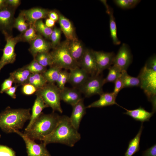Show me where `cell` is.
Listing matches in <instances>:
<instances>
[{
	"mask_svg": "<svg viewBox=\"0 0 156 156\" xmlns=\"http://www.w3.org/2000/svg\"><path fill=\"white\" fill-rule=\"evenodd\" d=\"M81 138L80 133L71 124L69 117L61 116L60 121L53 131L42 141L47 145L58 143L72 147Z\"/></svg>",
	"mask_w": 156,
	"mask_h": 156,
	"instance_id": "cell-1",
	"label": "cell"
},
{
	"mask_svg": "<svg viewBox=\"0 0 156 156\" xmlns=\"http://www.w3.org/2000/svg\"><path fill=\"white\" fill-rule=\"evenodd\" d=\"M61 116L54 112L45 114L43 112L24 133L30 139L41 141L50 135L58 124Z\"/></svg>",
	"mask_w": 156,
	"mask_h": 156,
	"instance_id": "cell-2",
	"label": "cell"
},
{
	"mask_svg": "<svg viewBox=\"0 0 156 156\" xmlns=\"http://www.w3.org/2000/svg\"><path fill=\"white\" fill-rule=\"evenodd\" d=\"M31 109H12L8 107L0 113V128L6 133H14L22 129L26 122L30 120Z\"/></svg>",
	"mask_w": 156,
	"mask_h": 156,
	"instance_id": "cell-3",
	"label": "cell"
},
{
	"mask_svg": "<svg viewBox=\"0 0 156 156\" xmlns=\"http://www.w3.org/2000/svg\"><path fill=\"white\" fill-rule=\"evenodd\" d=\"M138 77L140 87L144 91L148 101L152 105L153 112L156 109V71L148 68L145 65L142 68Z\"/></svg>",
	"mask_w": 156,
	"mask_h": 156,
	"instance_id": "cell-4",
	"label": "cell"
},
{
	"mask_svg": "<svg viewBox=\"0 0 156 156\" xmlns=\"http://www.w3.org/2000/svg\"><path fill=\"white\" fill-rule=\"evenodd\" d=\"M68 41L67 40L60 43L50 52L53 58V65L62 69L70 70L79 67L70 54L68 47Z\"/></svg>",
	"mask_w": 156,
	"mask_h": 156,
	"instance_id": "cell-5",
	"label": "cell"
},
{
	"mask_svg": "<svg viewBox=\"0 0 156 156\" xmlns=\"http://www.w3.org/2000/svg\"><path fill=\"white\" fill-rule=\"evenodd\" d=\"M60 93L61 90L55 84L47 83L38 89L35 94L40 96L48 107L52 109L53 112L57 111L62 113Z\"/></svg>",
	"mask_w": 156,
	"mask_h": 156,
	"instance_id": "cell-6",
	"label": "cell"
},
{
	"mask_svg": "<svg viewBox=\"0 0 156 156\" xmlns=\"http://www.w3.org/2000/svg\"><path fill=\"white\" fill-rule=\"evenodd\" d=\"M4 35L6 43L0 60V71L5 65L12 64L15 61L16 55L15 51V47L18 42H21L19 35L14 37L8 34Z\"/></svg>",
	"mask_w": 156,
	"mask_h": 156,
	"instance_id": "cell-7",
	"label": "cell"
},
{
	"mask_svg": "<svg viewBox=\"0 0 156 156\" xmlns=\"http://www.w3.org/2000/svg\"><path fill=\"white\" fill-rule=\"evenodd\" d=\"M104 79L100 75L90 76L77 89L86 97L96 94L100 95L103 92V87L105 83Z\"/></svg>",
	"mask_w": 156,
	"mask_h": 156,
	"instance_id": "cell-8",
	"label": "cell"
},
{
	"mask_svg": "<svg viewBox=\"0 0 156 156\" xmlns=\"http://www.w3.org/2000/svg\"><path fill=\"white\" fill-rule=\"evenodd\" d=\"M16 9L8 6L0 9V31L12 35Z\"/></svg>",
	"mask_w": 156,
	"mask_h": 156,
	"instance_id": "cell-9",
	"label": "cell"
},
{
	"mask_svg": "<svg viewBox=\"0 0 156 156\" xmlns=\"http://www.w3.org/2000/svg\"><path fill=\"white\" fill-rule=\"evenodd\" d=\"M14 133L20 135L24 141L27 156H51V154L46 148V145L43 142L38 144L19 130H16Z\"/></svg>",
	"mask_w": 156,
	"mask_h": 156,
	"instance_id": "cell-10",
	"label": "cell"
},
{
	"mask_svg": "<svg viewBox=\"0 0 156 156\" xmlns=\"http://www.w3.org/2000/svg\"><path fill=\"white\" fill-rule=\"evenodd\" d=\"M132 60V56L129 48L127 44L124 43L115 55L113 64L121 71L127 70Z\"/></svg>",
	"mask_w": 156,
	"mask_h": 156,
	"instance_id": "cell-11",
	"label": "cell"
},
{
	"mask_svg": "<svg viewBox=\"0 0 156 156\" xmlns=\"http://www.w3.org/2000/svg\"><path fill=\"white\" fill-rule=\"evenodd\" d=\"M96 64L97 72L96 75H99L105 69L113 64L115 55L113 52L97 51L92 50Z\"/></svg>",
	"mask_w": 156,
	"mask_h": 156,
	"instance_id": "cell-12",
	"label": "cell"
},
{
	"mask_svg": "<svg viewBox=\"0 0 156 156\" xmlns=\"http://www.w3.org/2000/svg\"><path fill=\"white\" fill-rule=\"evenodd\" d=\"M79 66L90 75V76H93L96 74L97 67L92 50L86 49L79 63Z\"/></svg>",
	"mask_w": 156,
	"mask_h": 156,
	"instance_id": "cell-13",
	"label": "cell"
},
{
	"mask_svg": "<svg viewBox=\"0 0 156 156\" xmlns=\"http://www.w3.org/2000/svg\"><path fill=\"white\" fill-rule=\"evenodd\" d=\"M29 51L34 58L39 53L49 52L52 49L50 42L46 40L42 36L38 34L37 37L29 43Z\"/></svg>",
	"mask_w": 156,
	"mask_h": 156,
	"instance_id": "cell-14",
	"label": "cell"
},
{
	"mask_svg": "<svg viewBox=\"0 0 156 156\" xmlns=\"http://www.w3.org/2000/svg\"><path fill=\"white\" fill-rule=\"evenodd\" d=\"M70 70L68 82L77 89L82 86L90 77L87 72L80 67Z\"/></svg>",
	"mask_w": 156,
	"mask_h": 156,
	"instance_id": "cell-15",
	"label": "cell"
},
{
	"mask_svg": "<svg viewBox=\"0 0 156 156\" xmlns=\"http://www.w3.org/2000/svg\"><path fill=\"white\" fill-rule=\"evenodd\" d=\"M21 11L24 14L27 22L30 25L34 24L38 20L47 17L49 10L42 8L36 7Z\"/></svg>",
	"mask_w": 156,
	"mask_h": 156,
	"instance_id": "cell-16",
	"label": "cell"
},
{
	"mask_svg": "<svg viewBox=\"0 0 156 156\" xmlns=\"http://www.w3.org/2000/svg\"><path fill=\"white\" fill-rule=\"evenodd\" d=\"M72 112L69 118L70 122L77 130H78L81 121L86 113V107L82 99L73 107Z\"/></svg>",
	"mask_w": 156,
	"mask_h": 156,
	"instance_id": "cell-17",
	"label": "cell"
},
{
	"mask_svg": "<svg viewBox=\"0 0 156 156\" xmlns=\"http://www.w3.org/2000/svg\"><path fill=\"white\" fill-rule=\"evenodd\" d=\"M81 93L76 88L65 87L61 90V100L73 107L83 99Z\"/></svg>",
	"mask_w": 156,
	"mask_h": 156,
	"instance_id": "cell-18",
	"label": "cell"
},
{
	"mask_svg": "<svg viewBox=\"0 0 156 156\" xmlns=\"http://www.w3.org/2000/svg\"><path fill=\"white\" fill-rule=\"evenodd\" d=\"M58 13L59 16L58 22L60 28L64 34L66 40L70 41L77 39L75 29L71 21L63 15Z\"/></svg>",
	"mask_w": 156,
	"mask_h": 156,
	"instance_id": "cell-19",
	"label": "cell"
},
{
	"mask_svg": "<svg viewBox=\"0 0 156 156\" xmlns=\"http://www.w3.org/2000/svg\"><path fill=\"white\" fill-rule=\"evenodd\" d=\"M100 95L99 99L89 105L86 108L92 107H103L107 106L116 105L122 108L116 102V96L112 92H103Z\"/></svg>",
	"mask_w": 156,
	"mask_h": 156,
	"instance_id": "cell-20",
	"label": "cell"
},
{
	"mask_svg": "<svg viewBox=\"0 0 156 156\" xmlns=\"http://www.w3.org/2000/svg\"><path fill=\"white\" fill-rule=\"evenodd\" d=\"M68 41V47L70 54L79 66L86 49L82 43L78 38Z\"/></svg>",
	"mask_w": 156,
	"mask_h": 156,
	"instance_id": "cell-21",
	"label": "cell"
},
{
	"mask_svg": "<svg viewBox=\"0 0 156 156\" xmlns=\"http://www.w3.org/2000/svg\"><path fill=\"white\" fill-rule=\"evenodd\" d=\"M126 112L124 114L128 115L135 120L141 122L148 121L153 116L154 113L149 112L146 110L144 108L140 106L138 108L133 110H128L123 108Z\"/></svg>",
	"mask_w": 156,
	"mask_h": 156,
	"instance_id": "cell-22",
	"label": "cell"
},
{
	"mask_svg": "<svg viewBox=\"0 0 156 156\" xmlns=\"http://www.w3.org/2000/svg\"><path fill=\"white\" fill-rule=\"evenodd\" d=\"M36 96V97L32 108L30 121L25 130H27L30 127L35 120L42 113V111L44 108L48 107L40 96Z\"/></svg>",
	"mask_w": 156,
	"mask_h": 156,
	"instance_id": "cell-23",
	"label": "cell"
},
{
	"mask_svg": "<svg viewBox=\"0 0 156 156\" xmlns=\"http://www.w3.org/2000/svg\"><path fill=\"white\" fill-rule=\"evenodd\" d=\"M104 2L106 9V12L109 17V28L111 37L113 44L115 45H119L120 41L119 40L117 36V27L115 19L113 14V9L110 8L107 4L106 2Z\"/></svg>",
	"mask_w": 156,
	"mask_h": 156,
	"instance_id": "cell-24",
	"label": "cell"
},
{
	"mask_svg": "<svg viewBox=\"0 0 156 156\" xmlns=\"http://www.w3.org/2000/svg\"><path fill=\"white\" fill-rule=\"evenodd\" d=\"M143 124V123L142 122L138 133L133 139L129 141L125 156H132L139 151L140 138L144 128Z\"/></svg>",
	"mask_w": 156,
	"mask_h": 156,
	"instance_id": "cell-25",
	"label": "cell"
},
{
	"mask_svg": "<svg viewBox=\"0 0 156 156\" xmlns=\"http://www.w3.org/2000/svg\"><path fill=\"white\" fill-rule=\"evenodd\" d=\"M31 73L23 67L11 73L10 76L13 79L14 83L17 85H23L28 83V79Z\"/></svg>",
	"mask_w": 156,
	"mask_h": 156,
	"instance_id": "cell-26",
	"label": "cell"
},
{
	"mask_svg": "<svg viewBox=\"0 0 156 156\" xmlns=\"http://www.w3.org/2000/svg\"><path fill=\"white\" fill-rule=\"evenodd\" d=\"M62 70V69L58 67L52 65L42 74L47 83L55 84Z\"/></svg>",
	"mask_w": 156,
	"mask_h": 156,
	"instance_id": "cell-27",
	"label": "cell"
},
{
	"mask_svg": "<svg viewBox=\"0 0 156 156\" xmlns=\"http://www.w3.org/2000/svg\"><path fill=\"white\" fill-rule=\"evenodd\" d=\"M120 77L122 81L124 88L140 87V81L138 77L129 75L127 70H124L121 71Z\"/></svg>",
	"mask_w": 156,
	"mask_h": 156,
	"instance_id": "cell-28",
	"label": "cell"
},
{
	"mask_svg": "<svg viewBox=\"0 0 156 156\" xmlns=\"http://www.w3.org/2000/svg\"><path fill=\"white\" fill-rule=\"evenodd\" d=\"M36 31L38 34L43 36L45 38L50 39L53 28L47 27L42 19L36 21L34 24Z\"/></svg>",
	"mask_w": 156,
	"mask_h": 156,
	"instance_id": "cell-29",
	"label": "cell"
},
{
	"mask_svg": "<svg viewBox=\"0 0 156 156\" xmlns=\"http://www.w3.org/2000/svg\"><path fill=\"white\" fill-rule=\"evenodd\" d=\"M28 83L33 85L38 89L44 87L47 82L42 74L31 73L28 79Z\"/></svg>",
	"mask_w": 156,
	"mask_h": 156,
	"instance_id": "cell-30",
	"label": "cell"
},
{
	"mask_svg": "<svg viewBox=\"0 0 156 156\" xmlns=\"http://www.w3.org/2000/svg\"><path fill=\"white\" fill-rule=\"evenodd\" d=\"M29 25L27 23L25 17L21 11L18 16L15 18L13 27L16 28L21 34H22L29 27Z\"/></svg>",
	"mask_w": 156,
	"mask_h": 156,
	"instance_id": "cell-31",
	"label": "cell"
},
{
	"mask_svg": "<svg viewBox=\"0 0 156 156\" xmlns=\"http://www.w3.org/2000/svg\"><path fill=\"white\" fill-rule=\"evenodd\" d=\"M40 64L47 67L53 65V60L50 52H43L38 53L34 58Z\"/></svg>",
	"mask_w": 156,
	"mask_h": 156,
	"instance_id": "cell-32",
	"label": "cell"
},
{
	"mask_svg": "<svg viewBox=\"0 0 156 156\" xmlns=\"http://www.w3.org/2000/svg\"><path fill=\"white\" fill-rule=\"evenodd\" d=\"M34 24L29 25V28L24 33L19 35L21 41L29 43L35 39L38 36Z\"/></svg>",
	"mask_w": 156,
	"mask_h": 156,
	"instance_id": "cell-33",
	"label": "cell"
},
{
	"mask_svg": "<svg viewBox=\"0 0 156 156\" xmlns=\"http://www.w3.org/2000/svg\"><path fill=\"white\" fill-rule=\"evenodd\" d=\"M23 67L32 74H42L47 70V67L41 65L34 59L30 63Z\"/></svg>",
	"mask_w": 156,
	"mask_h": 156,
	"instance_id": "cell-34",
	"label": "cell"
},
{
	"mask_svg": "<svg viewBox=\"0 0 156 156\" xmlns=\"http://www.w3.org/2000/svg\"><path fill=\"white\" fill-rule=\"evenodd\" d=\"M108 75L105 78V83L107 82H114L121 75V71L114 65L110 66L108 68Z\"/></svg>",
	"mask_w": 156,
	"mask_h": 156,
	"instance_id": "cell-35",
	"label": "cell"
},
{
	"mask_svg": "<svg viewBox=\"0 0 156 156\" xmlns=\"http://www.w3.org/2000/svg\"><path fill=\"white\" fill-rule=\"evenodd\" d=\"M62 31L60 28L54 27L50 36V39L52 49H53L58 45L60 43Z\"/></svg>",
	"mask_w": 156,
	"mask_h": 156,
	"instance_id": "cell-36",
	"label": "cell"
},
{
	"mask_svg": "<svg viewBox=\"0 0 156 156\" xmlns=\"http://www.w3.org/2000/svg\"><path fill=\"white\" fill-rule=\"evenodd\" d=\"M138 0H115L114 3L123 9H129L135 7L140 1Z\"/></svg>",
	"mask_w": 156,
	"mask_h": 156,
	"instance_id": "cell-37",
	"label": "cell"
},
{
	"mask_svg": "<svg viewBox=\"0 0 156 156\" xmlns=\"http://www.w3.org/2000/svg\"><path fill=\"white\" fill-rule=\"evenodd\" d=\"M69 78V73L66 70H62L56 82V85L61 90L64 89L66 83L68 82Z\"/></svg>",
	"mask_w": 156,
	"mask_h": 156,
	"instance_id": "cell-38",
	"label": "cell"
},
{
	"mask_svg": "<svg viewBox=\"0 0 156 156\" xmlns=\"http://www.w3.org/2000/svg\"><path fill=\"white\" fill-rule=\"evenodd\" d=\"M22 93L26 95H30L36 93L38 89L33 85L27 83L22 85Z\"/></svg>",
	"mask_w": 156,
	"mask_h": 156,
	"instance_id": "cell-39",
	"label": "cell"
},
{
	"mask_svg": "<svg viewBox=\"0 0 156 156\" xmlns=\"http://www.w3.org/2000/svg\"><path fill=\"white\" fill-rule=\"evenodd\" d=\"M0 156H16L15 151L11 148L0 144Z\"/></svg>",
	"mask_w": 156,
	"mask_h": 156,
	"instance_id": "cell-40",
	"label": "cell"
},
{
	"mask_svg": "<svg viewBox=\"0 0 156 156\" xmlns=\"http://www.w3.org/2000/svg\"><path fill=\"white\" fill-rule=\"evenodd\" d=\"M14 83L13 79L12 77L10 76L9 77L4 80L2 83L0 92L3 93L10 88L12 87L13 83Z\"/></svg>",
	"mask_w": 156,
	"mask_h": 156,
	"instance_id": "cell-41",
	"label": "cell"
},
{
	"mask_svg": "<svg viewBox=\"0 0 156 156\" xmlns=\"http://www.w3.org/2000/svg\"><path fill=\"white\" fill-rule=\"evenodd\" d=\"M114 88L113 92L117 96L120 91L123 88V84L120 77L114 82Z\"/></svg>",
	"mask_w": 156,
	"mask_h": 156,
	"instance_id": "cell-42",
	"label": "cell"
},
{
	"mask_svg": "<svg viewBox=\"0 0 156 156\" xmlns=\"http://www.w3.org/2000/svg\"><path fill=\"white\" fill-rule=\"evenodd\" d=\"M145 65L148 68L156 71V57L154 55L150 57Z\"/></svg>",
	"mask_w": 156,
	"mask_h": 156,
	"instance_id": "cell-43",
	"label": "cell"
},
{
	"mask_svg": "<svg viewBox=\"0 0 156 156\" xmlns=\"http://www.w3.org/2000/svg\"><path fill=\"white\" fill-rule=\"evenodd\" d=\"M142 156H156V144L143 152Z\"/></svg>",
	"mask_w": 156,
	"mask_h": 156,
	"instance_id": "cell-44",
	"label": "cell"
},
{
	"mask_svg": "<svg viewBox=\"0 0 156 156\" xmlns=\"http://www.w3.org/2000/svg\"><path fill=\"white\" fill-rule=\"evenodd\" d=\"M18 86V85L15 84V85L12 86L10 88L5 91V92L12 99H16V95L15 93Z\"/></svg>",
	"mask_w": 156,
	"mask_h": 156,
	"instance_id": "cell-45",
	"label": "cell"
},
{
	"mask_svg": "<svg viewBox=\"0 0 156 156\" xmlns=\"http://www.w3.org/2000/svg\"><path fill=\"white\" fill-rule=\"evenodd\" d=\"M21 1L20 0H5L7 6L16 9L20 5Z\"/></svg>",
	"mask_w": 156,
	"mask_h": 156,
	"instance_id": "cell-46",
	"label": "cell"
},
{
	"mask_svg": "<svg viewBox=\"0 0 156 156\" xmlns=\"http://www.w3.org/2000/svg\"><path fill=\"white\" fill-rule=\"evenodd\" d=\"M48 17L55 22L58 21L59 18L58 13L55 10H49L48 14Z\"/></svg>",
	"mask_w": 156,
	"mask_h": 156,
	"instance_id": "cell-47",
	"label": "cell"
},
{
	"mask_svg": "<svg viewBox=\"0 0 156 156\" xmlns=\"http://www.w3.org/2000/svg\"><path fill=\"white\" fill-rule=\"evenodd\" d=\"M55 22L49 18H47L45 21V24L48 27L53 28L55 26Z\"/></svg>",
	"mask_w": 156,
	"mask_h": 156,
	"instance_id": "cell-48",
	"label": "cell"
},
{
	"mask_svg": "<svg viewBox=\"0 0 156 156\" xmlns=\"http://www.w3.org/2000/svg\"><path fill=\"white\" fill-rule=\"evenodd\" d=\"M6 6L5 0H0V9Z\"/></svg>",
	"mask_w": 156,
	"mask_h": 156,
	"instance_id": "cell-49",
	"label": "cell"
},
{
	"mask_svg": "<svg viewBox=\"0 0 156 156\" xmlns=\"http://www.w3.org/2000/svg\"><path fill=\"white\" fill-rule=\"evenodd\" d=\"M1 137V135L0 134V138Z\"/></svg>",
	"mask_w": 156,
	"mask_h": 156,
	"instance_id": "cell-50",
	"label": "cell"
}]
</instances>
